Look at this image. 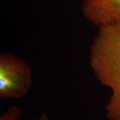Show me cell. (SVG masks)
<instances>
[{"mask_svg": "<svg viewBox=\"0 0 120 120\" xmlns=\"http://www.w3.org/2000/svg\"><path fill=\"white\" fill-rule=\"evenodd\" d=\"M89 64L96 79L111 90L104 110L108 120H120V25L98 29L89 53Z\"/></svg>", "mask_w": 120, "mask_h": 120, "instance_id": "cell-1", "label": "cell"}, {"mask_svg": "<svg viewBox=\"0 0 120 120\" xmlns=\"http://www.w3.org/2000/svg\"><path fill=\"white\" fill-rule=\"evenodd\" d=\"M33 84L32 69L26 61L9 52L0 54V98L26 96Z\"/></svg>", "mask_w": 120, "mask_h": 120, "instance_id": "cell-2", "label": "cell"}, {"mask_svg": "<svg viewBox=\"0 0 120 120\" xmlns=\"http://www.w3.org/2000/svg\"><path fill=\"white\" fill-rule=\"evenodd\" d=\"M81 10L97 29L120 25V0H82Z\"/></svg>", "mask_w": 120, "mask_h": 120, "instance_id": "cell-3", "label": "cell"}, {"mask_svg": "<svg viewBox=\"0 0 120 120\" xmlns=\"http://www.w3.org/2000/svg\"><path fill=\"white\" fill-rule=\"evenodd\" d=\"M22 116V110L16 105H12L1 116L0 120H19Z\"/></svg>", "mask_w": 120, "mask_h": 120, "instance_id": "cell-4", "label": "cell"}, {"mask_svg": "<svg viewBox=\"0 0 120 120\" xmlns=\"http://www.w3.org/2000/svg\"><path fill=\"white\" fill-rule=\"evenodd\" d=\"M49 120V116H47V113H43L41 114V116H39L37 120Z\"/></svg>", "mask_w": 120, "mask_h": 120, "instance_id": "cell-5", "label": "cell"}]
</instances>
